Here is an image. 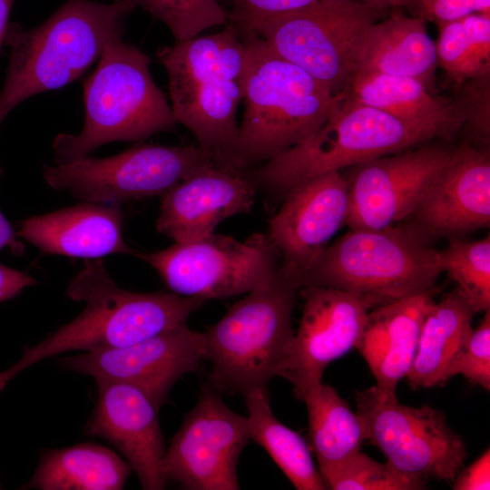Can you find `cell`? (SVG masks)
Listing matches in <instances>:
<instances>
[{"label":"cell","instance_id":"cell-2","mask_svg":"<svg viewBox=\"0 0 490 490\" xmlns=\"http://www.w3.org/2000/svg\"><path fill=\"white\" fill-rule=\"evenodd\" d=\"M240 32L248 47L244 113L229 168L244 172L314 133L348 93H334L255 34Z\"/></svg>","mask_w":490,"mask_h":490},{"label":"cell","instance_id":"cell-9","mask_svg":"<svg viewBox=\"0 0 490 490\" xmlns=\"http://www.w3.org/2000/svg\"><path fill=\"white\" fill-rule=\"evenodd\" d=\"M379 12L362 0H319L294 12L233 24L339 94L348 92Z\"/></svg>","mask_w":490,"mask_h":490},{"label":"cell","instance_id":"cell-18","mask_svg":"<svg viewBox=\"0 0 490 490\" xmlns=\"http://www.w3.org/2000/svg\"><path fill=\"white\" fill-rule=\"evenodd\" d=\"M97 401L85 433L110 442L124 456L146 490L163 489L166 453L159 408L140 388L97 380Z\"/></svg>","mask_w":490,"mask_h":490},{"label":"cell","instance_id":"cell-34","mask_svg":"<svg viewBox=\"0 0 490 490\" xmlns=\"http://www.w3.org/2000/svg\"><path fill=\"white\" fill-rule=\"evenodd\" d=\"M319 0H232L230 22L243 24L294 12Z\"/></svg>","mask_w":490,"mask_h":490},{"label":"cell","instance_id":"cell-30","mask_svg":"<svg viewBox=\"0 0 490 490\" xmlns=\"http://www.w3.org/2000/svg\"><path fill=\"white\" fill-rule=\"evenodd\" d=\"M318 470L326 488L332 490H417L424 489L426 484L424 478L405 474L360 451Z\"/></svg>","mask_w":490,"mask_h":490},{"label":"cell","instance_id":"cell-3","mask_svg":"<svg viewBox=\"0 0 490 490\" xmlns=\"http://www.w3.org/2000/svg\"><path fill=\"white\" fill-rule=\"evenodd\" d=\"M157 58L166 68L172 110L199 146L217 164L229 168L239 127L236 113L243 100L248 47L230 22L223 31L165 46Z\"/></svg>","mask_w":490,"mask_h":490},{"label":"cell","instance_id":"cell-4","mask_svg":"<svg viewBox=\"0 0 490 490\" xmlns=\"http://www.w3.org/2000/svg\"><path fill=\"white\" fill-rule=\"evenodd\" d=\"M71 279L68 296L84 302L73 320L37 344L26 347L14 368L73 350L93 351L128 346L186 323L204 302L176 293H139L120 288L101 259L85 260Z\"/></svg>","mask_w":490,"mask_h":490},{"label":"cell","instance_id":"cell-36","mask_svg":"<svg viewBox=\"0 0 490 490\" xmlns=\"http://www.w3.org/2000/svg\"><path fill=\"white\" fill-rule=\"evenodd\" d=\"M482 75L490 71V15L473 13L460 19Z\"/></svg>","mask_w":490,"mask_h":490},{"label":"cell","instance_id":"cell-14","mask_svg":"<svg viewBox=\"0 0 490 490\" xmlns=\"http://www.w3.org/2000/svg\"><path fill=\"white\" fill-rule=\"evenodd\" d=\"M301 288V318L279 373L293 385L299 400L322 382L330 362L356 348L369 310L389 301L323 286Z\"/></svg>","mask_w":490,"mask_h":490},{"label":"cell","instance_id":"cell-29","mask_svg":"<svg viewBox=\"0 0 490 490\" xmlns=\"http://www.w3.org/2000/svg\"><path fill=\"white\" fill-rule=\"evenodd\" d=\"M443 272L457 284L456 289L475 313L490 309V239L454 240L439 251Z\"/></svg>","mask_w":490,"mask_h":490},{"label":"cell","instance_id":"cell-40","mask_svg":"<svg viewBox=\"0 0 490 490\" xmlns=\"http://www.w3.org/2000/svg\"><path fill=\"white\" fill-rule=\"evenodd\" d=\"M372 8L381 11L388 7H409L416 10L419 0H362Z\"/></svg>","mask_w":490,"mask_h":490},{"label":"cell","instance_id":"cell-10","mask_svg":"<svg viewBox=\"0 0 490 490\" xmlns=\"http://www.w3.org/2000/svg\"><path fill=\"white\" fill-rule=\"evenodd\" d=\"M214 164L213 155L200 146L142 144L109 157L87 155L68 163L45 165L43 175L50 187L84 201L120 205L163 196Z\"/></svg>","mask_w":490,"mask_h":490},{"label":"cell","instance_id":"cell-42","mask_svg":"<svg viewBox=\"0 0 490 490\" xmlns=\"http://www.w3.org/2000/svg\"><path fill=\"white\" fill-rule=\"evenodd\" d=\"M16 376L14 370L10 368L0 371V392L5 386Z\"/></svg>","mask_w":490,"mask_h":490},{"label":"cell","instance_id":"cell-21","mask_svg":"<svg viewBox=\"0 0 490 490\" xmlns=\"http://www.w3.org/2000/svg\"><path fill=\"white\" fill-rule=\"evenodd\" d=\"M431 291L389 300L369 310L356 348L376 379L377 390L397 397L396 387L415 359Z\"/></svg>","mask_w":490,"mask_h":490},{"label":"cell","instance_id":"cell-12","mask_svg":"<svg viewBox=\"0 0 490 490\" xmlns=\"http://www.w3.org/2000/svg\"><path fill=\"white\" fill-rule=\"evenodd\" d=\"M356 404L367 440L399 471L426 480L453 481L464 468L466 444L441 411L400 404L375 387L358 391Z\"/></svg>","mask_w":490,"mask_h":490},{"label":"cell","instance_id":"cell-11","mask_svg":"<svg viewBox=\"0 0 490 490\" xmlns=\"http://www.w3.org/2000/svg\"><path fill=\"white\" fill-rule=\"evenodd\" d=\"M134 255L150 264L173 293L203 300L248 293L270 282L279 270V254L261 233L246 241L212 233Z\"/></svg>","mask_w":490,"mask_h":490},{"label":"cell","instance_id":"cell-19","mask_svg":"<svg viewBox=\"0 0 490 490\" xmlns=\"http://www.w3.org/2000/svg\"><path fill=\"white\" fill-rule=\"evenodd\" d=\"M255 194V183L244 172L214 164L162 196L156 229L174 243L205 238L223 220L250 212Z\"/></svg>","mask_w":490,"mask_h":490},{"label":"cell","instance_id":"cell-26","mask_svg":"<svg viewBox=\"0 0 490 490\" xmlns=\"http://www.w3.org/2000/svg\"><path fill=\"white\" fill-rule=\"evenodd\" d=\"M132 470L129 463L111 449L81 443L43 452L25 486L40 490H120Z\"/></svg>","mask_w":490,"mask_h":490},{"label":"cell","instance_id":"cell-5","mask_svg":"<svg viewBox=\"0 0 490 490\" xmlns=\"http://www.w3.org/2000/svg\"><path fill=\"white\" fill-rule=\"evenodd\" d=\"M150 58L120 40L104 48L83 83L84 122L76 134L62 133L53 144L56 164L87 156L114 142H134L172 131L177 121L150 72Z\"/></svg>","mask_w":490,"mask_h":490},{"label":"cell","instance_id":"cell-8","mask_svg":"<svg viewBox=\"0 0 490 490\" xmlns=\"http://www.w3.org/2000/svg\"><path fill=\"white\" fill-rule=\"evenodd\" d=\"M442 272L439 251L417 232L390 225L345 233L323 250L303 286L394 300L432 291Z\"/></svg>","mask_w":490,"mask_h":490},{"label":"cell","instance_id":"cell-13","mask_svg":"<svg viewBox=\"0 0 490 490\" xmlns=\"http://www.w3.org/2000/svg\"><path fill=\"white\" fill-rule=\"evenodd\" d=\"M250 439L244 417L210 385L172 438L163 462L166 480L191 490H237V465Z\"/></svg>","mask_w":490,"mask_h":490},{"label":"cell","instance_id":"cell-15","mask_svg":"<svg viewBox=\"0 0 490 490\" xmlns=\"http://www.w3.org/2000/svg\"><path fill=\"white\" fill-rule=\"evenodd\" d=\"M455 150L424 146L356 165L347 178L350 230H377L414 214Z\"/></svg>","mask_w":490,"mask_h":490},{"label":"cell","instance_id":"cell-31","mask_svg":"<svg viewBox=\"0 0 490 490\" xmlns=\"http://www.w3.org/2000/svg\"><path fill=\"white\" fill-rule=\"evenodd\" d=\"M172 32L176 43L229 21L218 0H133Z\"/></svg>","mask_w":490,"mask_h":490},{"label":"cell","instance_id":"cell-23","mask_svg":"<svg viewBox=\"0 0 490 490\" xmlns=\"http://www.w3.org/2000/svg\"><path fill=\"white\" fill-rule=\"evenodd\" d=\"M348 96L405 122L436 129L444 137L466 122L463 103L436 97L423 82L411 77L358 71Z\"/></svg>","mask_w":490,"mask_h":490},{"label":"cell","instance_id":"cell-27","mask_svg":"<svg viewBox=\"0 0 490 490\" xmlns=\"http://www.w3.org/2000/svg\"><path fill=\"white\" fill-rule=\"evenodd\" d=\"M244 396L250 439L266 450L296 489H327L309 444L274 416L267 387L256 388Z\"/></svg>","mask_w":490,"mask_h":490},{"label":"cell","instance_id":"cell-20","mask_svg":"<svg viewBox=\"0 0 490 490\" xmlns=\"http://www.w3.org/2000/svg\"><path fill=\"white\" fill-rule=\"evenodd\" d=\"M414 214L428 233H463L490 223L489 152L463 146L431 187Z\"/></svg>","mask_w":490,"mask_h":490},{"label":"cell","instance_id":"cell-16","mask_svg":"<svg viewBox=\"0 0 490 490\" xmlns=\"http://www.w3.org/2000/svg\"><path fill=\"white\" fill-rule=\"evenodd\" d=\"M205 359L202 332L186 323L139 342L61 357L58 363L97 380H113L142 390L160 409L172 387Z\"/></svg>","mask_w":490,"mask_h":490},{"label":"cell","instance_id":"cell-28","mask_svg":"<svg viewBox=\"0 0 490 490\" xmlns=\"http://www.w3.org/2000/svg\"><path fill=\"white\" fill-rule=\"evenodd\" d=\"M299 400L307 406L309 446L318 467L335 465L360 451L367 440L362 420L335 388L320 382Z\"/></svg>","mask_w":490,"mask_h":490},{"label":"cell","instance_id":"cell-22","mask_svg":"<svg viewBox=\"0 0 490 490\" xmlns=\"http://www.w3.org/2000/svg\"><path fill=\"white\" fill-rule=\"evenodd\" d=\"M120 205L85 202L24 220L16 236L49 254L101 259L134 254L122 234Z\"/></svg>","mask_w":490,"mask_h":490},{"label":"cell","instance_id":"cell-17","mask_svg":"<svg viewBox=\"0 0 490 490\" xmlns=\"http://www.w3.org/2000/svg\"><path fill=\"white\" fill-rule=\"evenodd\" d=\"M348 181L340 172L326 173L294 186L270 220L268 239L281 257L279 267L303 279L346 223Z\"/></svg>","mask_w":490,"mask_h":490},{"label":"cell","instance_id":"cell-24","mask_svg":"<svg viewBox=\"0 0 490 490\" xmlns=\"http://www.w3.org/2000/svg\"><path fill=\"white\" fill-rule=\"evenodd\" d=\"M437 65L436 42L426 20L395 11L369 27L358 71L411 77L429 88Z\"/></svg>","mask_w":490,"mask_h":490},{"label":"cell","instance_id":"cell-39","mask_svg":"<svg viewBox=\"0 0 490 490\" xmlns=\"http://www.w3.org/2000/svg\"><path fill=\"white\" fill-rule=\"evenodd\" d=\"M16 233L14 231L9 221L0 211V250L8 249L12 253L19 255L23 252L22 243L16 240Z\"/></svg>","mask_w":490,"mask_h":490},{"label":"cell","instance_id":"cell-37","mask_svg":"<svg viewBox=\"0 0 490 490\" xmlns=\"http://www.w3.org/2000/svg\"><path fill=\"white\" fill-rule=\"evenodd\" d=\"M453 489L481 490L490 488V451L487 449L473 464L456 475Z\"/></svg>","mask_w":490,"mask_h":490},{"label":"cell","instance_id":"cell-32","mask_svg":"<svg viewBox=\"0 0 490 490\" xmlns=\"http://www.w3.org/2000/svg\"><path fill=\"white\" fill-rule=\"evenodd\" d=\"M439 36L436 43L437 64L456 84L483 77L474 59L468 40L460 21L438 24Z\"/></svg>","mask_w":490,"mask_h":490},{"label":"cell","instance_id":"cell-41","mask_svg":"<svg viewBox=\"0 0 490 490\" xmlns=\"http://www.w3.org/2000/svg\"><path fill=\"white\" fill-rule=\"evenodd\" d=\"M15 0H0V47L4 43L6 29L8 27V19Z\"/></svg>","mask_w":490,"mask_h":490},{"label":"cell","instance_id":"cell-6","mask_svg":"<svg viewBox=\"0 0 490 490\" xmlns=\"http://www.w3.org/2000/svg\"><path fill=\"white\" fill-rule=\"evenodd\" d=\"M299 278L279 266L276 277L233 304L203 333L210 386L218 393L247 394L267 387L289 354Z\"/></svg>","mask_w":490,"mask_h":490},{"label":"cell","instance_id":"cell-38","mask_svg":"<svg viewBox=\"0 0 490 490\" xmlns=\"http://www.w3.org/2000/svg\"><path fill=\"white\" fill-rule=\"evenodd\" d=\"M35 283L36 280L27 273L0 263V303L15 298Z\"/></svg>","mask_w":490,"mask_h":490},{"label":"cell","instance_id":"cell-7","mask_svg":"<svg viewBox=\"0 0 490 490\" xmlns=\"http://www.w3.org/2000/svg\"><path fill=\"white\" fill-rule=\"evenodd\" d=\"M444 137L436 129L405 122L348 95L311 135L272 157L250 176L288 192L309 179L399 152Z\"/></svg>","mask_w":490,"mask_h":490},{"label":"cell","instance_id":"cell-25","mask_svg":"<svg viewBox=\"0 0 490 490\" xmlns=\"http://www.w3.org/2000/svg\"><path fill=\"white\" fill-rule=\"evenodd\" d=\"M475 314L456 291L428 309L412 367L406 377L413 389L428 388L451 378L450 370L472 331Z\"/></svg>","mask_w":490,"mask_h":490},{"label":"cell","instance_id":"cell-1","mask_svg":"<svg viewBox=\"0 0 490 490\" xmlns=\"http://www.w3.org/2000/svg\"><path fill=\"white\" fill-rule=\"evenodd\" d=\"M133 0H67L41 24L9 23V64L0 93V125L23 101L77 80L112 41L122 39Z\"/></svg>","mask_w":490,"mask_h":490},{"label":"cell","instance_id":"cell-33","mask_svg":"<svg viewBox=\"0 0 490 490\" xmlns=\"http://www.w3.org/2000/svg\"><path fill=\"white\" fill-rule=\"evenodd\" d=\"M480 324L473 328L465 348L454 363L450 377L457 374L471 384L490 390V310Z\"/></svg>","mask_w":490,"mask_h":490},{"label":"cell","instance_id":"cell-35","mask_svg":"<svg viewBox=\"0 0 490 490\" xmlns=\"http://www.w3.org/2000/svg\"><path fill=\"white\" fill-rule=\"evenodd\" d=\"M417 15L437 24L481 13L490 15V0H419Z\"/></svg>","mask_w":490,"mask_h":490}]
</instances>
